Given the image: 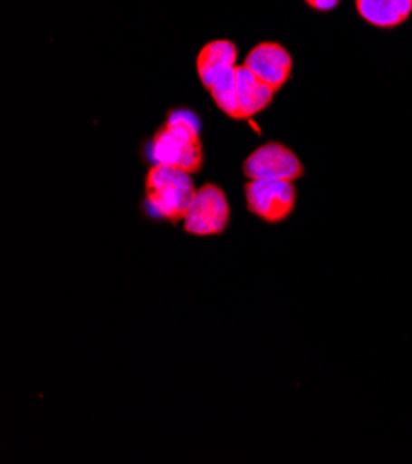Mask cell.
<instances>
[{
    "label": "cell",
    "mask_w": 412,
    "mask_h": 464,
    "mask_svg": "<svg viewBox=\"0 0 412 464\" xmlns=\"http://www.w3.org/2000/svg\"><path fill=\"white\" fill-rule=\"evenodd\" d=\"M246 208L266 224L287 220L296 208L294 181L287 179H248L244 185Z\"/></svg>",
    "instance_id": "obj_4"
},
{
    "label": "cell",
    "mask_w": 412,
    "mask_h": 464,
    "mask_svg": "<svg viewBox=\"0 0 412 464\" xmlns=\"http://www.w3.org/2000/svg\"><path fill=\"white\" fill-rule=\"evenodd\" d=\"M149 150L154 165L198 172L204 165V143L196 115L186 110L168 113L165 124L154 133Z\"/></svg>",
    "instance_id": "obj_1"
},
{
    "label": "cell",
    "mask_w": 412,
    "mask_h": 464,
    "mask_svg": "<svg viewBox=\"0 0 412 464\" xmlns=\"http://www.w3.org/2000/svg\"><path fill=\"white\" fill-rule=\"evenodd\" d=\"M243 65L278 92L291 80L294 62L282 43L264 41L254 46Z\"/></svg>",
    "instance_id": "obj_7"
},
{
    "label": "cell",
    "mask_w": 412,
    "mask_h": 464,
    "mask_svg": "<svg viewBox=\"0 0 412 464\" xmlns=\"http://www.w3.org/2000/svg\"><path fill=\"white\" fill-rule=\"evenodd\" d=\"M237 44L227 39H216L202 46L196 58V72L207 91L237 67Z\"/></svg>",
    "instance_id": "obj_8"
},
{
    "label": "cell",
    "mask_w": 412,
    "mask_h": 464,
    "mask_svg": "<svg viewBox=\"0 0 412 464\" xmlns=\"http://www.w3.org/2000/svg\"><path fill=\"white\" fill-rule=\"evenodd\" d=\"M209 92L218 110L234 121L254 119L276 97V91L244 65L234 67L209 89Z\"/></svg>",
    "instance_id": "obj_2"
},
{
    "label": "cell",
    "mask_w": 412,
    "mask_h": 464,
    "mask_svg": "<svg viewBox=\"0 0 412 464\" xmlns=\"http://www.w3.org/2000/svg\"><path fill=\"white\" fill-rule=\"evenodd\" d=\"M303 3L316 12H331L342 3V0H303Z\"/></svg>",
    "instance_id": "obj_10"
},
{
    "label": "cell",
    "mask_w": 412,
    "mask_h": 464,
    "mask_svg": "<svg viewBox=\"0 0 412 464\" xmlns=\"http://www.w3.org/2000/svg\"><path fill=\"white\" fill-rule=\"evenodd\" d=\"M359 15L376 28H396L412 14V0H355Z\"/></svg>",
    "instance_id": "obj_9"
},
{
    "label": "cell",
    "mask_w": 412,
    "mask_h": 464,
    "mask_svg": "<svg viewBox=\"0 0 412 464\" xmlns=\"http://www.w3.org/2000/svg\"><path fill=\"white\" fill-rule=\"evenodd\" d=\"M232 218L230 202L225 193L215 183H206L193 198V204L183 218V229L196 237L220 236Z\"/></svg>",
    "instance_id": "obj_5"
},
{
    "label": "cell",
    "mask_w": 412,
    "mask_h": 464,
    "mask_svg": "<svg viewBox=\"0 0 412 464\" xmlns=\"http://www.w3.org/2000/svg\"><path fill=\"white\" fill-rule=\"evenodd\" d=\"M243 172L248 179H287L303 178L305 169L300 158L278 141L264 143L255 149L243 163Z\"/></svg>",
    "instance_id": "obj_6"
},
{
    "label": "cell",
    "mask_w": 412,
    "mask_h": 464,
    "mask_svg": "<svg viewBox=\"0 0 412 464\" xmlns=\"http://www.w3.org/2000/svg\"><path fill=\"white\" fill-rule=\"evenodd\" d=\"M196 195L189 172L167 165H152L145 179L147 209L161 220L179 222L186 218Z\"/></svg>",
    "instance_id": "obj_3"
}]
</instances>
